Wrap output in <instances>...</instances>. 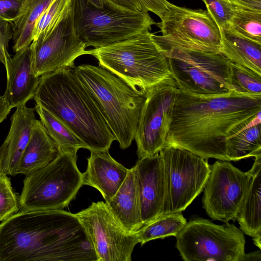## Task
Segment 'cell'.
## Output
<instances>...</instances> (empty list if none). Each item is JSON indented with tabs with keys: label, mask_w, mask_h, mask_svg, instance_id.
Segmentation results:
<instances>
[{
	"label": "cell",
	"mask_w": 261,
	"mask_h": 261,
	"mask_svg": "<svg viewBox=\"0 0 261 261\" xmlns=\"http://www.w3.org/2000/svg\"><path fill=\"white\" fill-rule=\"evenodd\" d=\"M179 89L165 147L228 161L226 141L261 113V94L202 95Z\"/></svg>",
	"instance_id": "1"
},
{
	"label": "cell",
	"mask_w": 261,
	"mask_h": 261,
	"mask_svg": "<svg viewBox=\"0 0 261 261\" xmlns=\"http://www.w3.org/2000/svg\"><path fill=\"white\" fill-rule=\"evenodd\" d=\"M97 261L75 214L21 210L0 224V261Z\"/></svg>",
	"instance_id": "2"
},
{
	"label": "cell",
	"mask_w": 261,
	"mask_h": 261,
	"mask_svg": "<svg viewBox=\"0 0 261 261\" xmlns=\"http://www.w3.org/2000/svg\"><path fill=\"white\" fill-rule=\"evenodd\" d=\"M33 98L67 126L90 151L108 152L116 141L73 67H65L40 76Z\"/></svg>",
	"instance_id": "3"
},
{
	"label": "cell",
	"mask_w": 261,
	"mask_h": 261,
	"mask_svg": "<svg viewBox=\"0 0 261 261\" xmlns=\"http://www.w3.org/2000/svg\"><path fill=\"white\" fill-rule=\"evenodd\" d=\"M73 69L91 94L120 147H129L137 134L146 94L99 65L82 64Z\"/></svg>",
	"instance_id": "4"
},
{
	"label": "cell",
	"mask_w": 261,
	"mask_h": 261,
	"mask_svg": "<svg viewBox=\"0 0 261 261\" xmlns=\"http://www.w3.org/2000/svg\"><path fill=\"white\" fill-rule=\"evenodd\" d=\"M88 51V55L98 60V65L146 94L151 88L162 84L178 87L167 58L149 30Z\"/></svg>",
	"instance_id": "5"
},
{
	"label": "cell",
	"mask_w": 261,
	"mask_h": 261,
	"mask_svg": "<svg viewBox=\"0 0 261 261\" xmlns=\"http://www.w3.org/2000/svg\"><path fill=\"white\" fill-rule=\"evenodd\" d=\"M74 27L86 47H102L150 30L156 22L148 13L108 2L98 7L89 0H71Z\"/></svg>",
	"instance_id": "6"
},
{
	"label": "cell",
	"mask_w": 261,
	"mask_h": 261,
	"mask_svg": "<svg viewBox=\"0 0 261 261\" xmlns=\"http://www.w3.org/2000/svg\"><path fill=\"white\" fill-rule=\"evenodd\" d=\"M75 152H59L48 164L25 176L19 199L21 210H61L83 185Z\"/></svg>",
	"instance_id": "7"
},
{
	"label": "cell",
	"mask_w": 261,
	"mask_h": 261,
	"mask_svg": "<svg viewBox=\"0 0 261 261\" xmlns=\"http://www.w3.org/2000/svg\"><path fill=\"white\" fill-rule=\"evenodd\" d=\"M156 44L167 58L178 88L202 95L225 94L233 90L229 60L221 54Z\"/></svg>",
	"instance_id": "8"
},
{
	"label": "cell",
	"mask_w": 261,
	"mask_h": 261,
	"mask_svg": "<svg viewBox=\"0 0 261 261\" xmlns=\"http://www.w3.org/2000/svg\"><path fill=\"white\" fill-rule=\"evenodd\" d=\"M175 238V247L185 261H242L245 253L243 232L228 222L218 225L196 218Z\"/></svg>",
	"instance_id": "9"
},
{
	"label": "cell",
	"mask_w": 261,
	"mask_h": 261,
	"mask_svg": "<svg viewBox=\"0 0 261 261\" xmlns=\"http://www.w3.org/2000/svg\"><path fill=\"white\" fill-rule=\"evenodd\" d=\"M159 155L165 187L162 215L181 212L203 190L210 165L207 159L177 147H165Z\"/></svg>",
	"instance_id": "10"
},
{
	"label": "cell",
	"mask_w": 261,
	"mask_h": 261,
	"mask_svg": "<svg viewBox=\"0 0 261 261\" xmlns=\"http://www.w3.org/2000/svg\"><path fill=\"white\" fill-rule=\"evenodd\" d=\"M156 23L162 35L151 33L155 42L181 48L220 54V31L207 11L171 4Z\"/></svg>",
	"instance_id": "11"
},
{
	"label": "cell",
	"mask_w": 261,
	"mask_h": 261,
	"mask_svg": "<svg viewBox=\"0 0 261 261\" xmlns=\"http://www.w3.org/2000/svg\"><path fill=\"white\" fill-rule=\"evenodd\" d=\"M94 247L97 261H130L137 232H128L103 201L75 214Z\"/></svg>",
	"instance_id": "12"
},
{
	"label": "cell",
	"mask_w": 261,
	"mask_h": 261,
	"mask_svg": "<svg viewBox=\"0 0 261 261\" xmlns=\"http://www.w3.org/2000/svg\"><path fill=\"white\" fill-rule=\"evenodd\" d=\"M210 173L203 188V207L213 220L235 221L246 196L251 177L226 161L210 165Z\"/></svg>",
	"instance_id": "13"
},
{
	"label": "cell",
	"mask_w": 261,
	"mask_h": 261,
	"mask_svg": "<svg viewBox=\"0 0 261 261\" xmlns=\"http://www.w3.org/2000/svg\"><path fill=\"white\" fill-rule=\"evenodd\" d=\"M178 90L162 84L147 92L134 140L139 159L153 156L164 147Z\"/></svg>",
	"instance_id": "14"
},
{
	"label": "cell",
	"mask_w": 261,
	"mask_h": 261,
	"mask_svg": "<svg viewBox=\"0 0 261 261\" xmlns=\"http://www.w3.org/2000/svg\"><path fill=\"white\" fill-rule=\"evenodd\" d=\"M30 47L32 68L38 77L65 67H73L77 57L88 55L74 29L72 4L55 28L45 37L32 41Z\"/></svg>",
	"instance_id": "15"
},
{
	"label": "cell",
	"mask_w": 261,
	"mask_h": 261,
	"mask_svg": "<svg viewBox=\"0 0 261 261\" xmlns=\"http://www.w3.org/2000/svg\"><path fill=\"white\" fill-rule=\"evenodd\" d=\"M134 167L138 178L142 228L162 214L165 193L164 168L159 153L139 159Z\"/></svg>",
	"instance_id": "16"
},
{
	"label": "cell",
	"mask_w": 261,
	"mask_h": 261,
	"mask_svg": "<svg viewBox=\"0 0 261 261\" xmlns=\"http://www.w3.org/2000/svg\"><path fill=\"white\" fill-rule=\"evenodd\" d=\"M15 53L5 67L7 80L3 97L11 108L25 105L34 98L40 78L32 68L30 46Z\"/></svg>",
	"instance_id": "17"
},
{
	"label": "cell",
	"mask_w": 261,
	"mask_h": 261,
	"mask_svg": "<svg viewBox=\"0 0 261 261\" xmlns=\"http://www.w3.org/2000/svg\"><path fill=\"white\" fill-rule=\"evenodd\" d=\"M128 170L115 161L109 151H91L87 169L83 173V185L97 189L107 202L117 192Z\"/></svg>",
	"instance_id": "18"
},
{
	"label": "cell",
	"mask_w": 261,
	"mask_h": 261,
	"mask_svg": "<svg viewBox=\"0 0 261 261\" xmlns=\"http://www.w3.org/2000/svg\"><path fill=\"white\" fill-rule=\"evenodd\" d=\"M106 203L128 232L136 233L142 228L139 190L134 166L128 169L125 179L117 192Z\"/></svg>",
	"instance_id": "19"
},
{
	"label": "cell",
	"mask_w": 261,
	"mask_h": 261,
	"mask_svg": "<svg viewBox=\"0 0 261 261\" xmlns=\"http://www.w3.org/2000/svg\"><path fill=\"white\" fill-rule=\"evenodd\" d=\"M35 109L25 105L16 108L11 118V126L6 138L7 146L2 165L3 172L11 176L18 174V166L30 140L36 119Z\"/></svg>",
	"instance_id": "20"
},
{
	"label": "cell",
	"mask_w": 261,
	"mask_h": 261,
	"mask_svg": "<svg viewBox=\"0 0 261 261\" xmlns=\"http://www.w3.org/2000/svg\"><path fill=\"white\" fill-rule=\"evenodd\" d=\"M58 149L40 120L34 121L31 137L19 161L17 173L25 176L43 167L57 156Z\"/></svg>",
	"instance_id": "21"
},
{
	"label": "cell",
	"mask_w": 261,
	"mask_h": 261,
	"mask_svg": "<svg viewBox=\"0 0 261 261\" xmlns=\"http://www.w3.org/2000/svg\"><path fill=\"white\" fill-rule=\"evenodd\" d=\"M250 170V184L236 220L242 231L253 238L261 234V156L255 158Z\"/></svg>",
	"instance_id": "22"
},
{
	"label": "cell",
	"mask_w": 261,
	"mask_h": 261,
	"mask_svg": "<svg viewBox=\"0 0 261 261\" xmlns=\"http://www.w3.org/2000/svg\"><path fill=\"white\" fill-rule=\"evenodd\" d=\"M220 54L229 61L261 75V43L243 37L229 28L220 31Z\"/></svg>",
	"instance_id": "23"
},
{
	"label": "cell",
	"mask_w": 261,
	"mask_h": 261,
	"mask_svg": "<svg viewBox=\"0 0 261 261\" xmlns=\"http://www.w3.org/2000/svg\"><path fill=\"white\" fill-rule=\"evenodd\" d=\"M54 0H24L16 18L11 22L13 50L15 53L29 46L32 42L35 25Z\"/></svg>",
	"instance_id": "24"
},
{
	"label": "cell",
	"mask_w": 261,
	"mask_h": 261,
	"mask_svg": "<svg viewBox=\"0 0 261 261\" xmlns=\"http://www.w3.org/2000/svg\"><path fill=\"white\" fill-rule=\"evenodd\" d=\"M228 161L261 156L260 114L248 126L226 141Z\"/></svg>",
	"instance_id": "25"
},
{
	"label": "cell",
	"mask_w": 261,
	"mask_h": 261,
	"mask_svg": "<svg viewBox=\"0 0 261 261\" xmlns=\"http://www.w3.org/2000/svg\"><path fill=\"white\" fill-rule=\"evenodd\" d=\"M35 111L59 152H75L86 148L84 144L60 120L40 104L36 102Z\"/></svg>",
	"instance_id": "26"
},
{
	"label": "cell",
	"mask_w": 261,
	"mask_h": 261,
	"mask_svg": "<svg viewBox=\"0 0 261 261\" xmlns=\"http://www.w3.org/2000/svg\"><path fill=\"white\" fill-rule=\"evenodd\" d=\"M187 223L181 212L160 215L137 232L139 243L143 246L156 239L175 237Z\"/></svg>",
	"instance_id": "27"
},
{
	"label": "cell",
	"mask_w": 261,
	"mask_h": 261,
	"mask_svg": "<svg viewBox=\"0 0 261 261\" xmlns=\"http://www.w3.org/2000/svg\"><path fill=\"white\" fill-rule=\"evenodd\" d=\"M71 0H54L38 19L32 34V41L47 35L70 11Z\"/></svg>",
	"instance_id": "28"
},
{
	"label": "cell",
	"mask_w": 261,
	"mask_h": 261,
	"mask_svg": "<svg viewBox=\"0 0 261 261\" xmlns=\"http://www.w3.org/2000/svg\"><path fill=\"white\" fill-rule=\"evenodd\" d=\"M230 82L233 90L243 93L261 94V75L229 61Z\"/></svg>",
	"instance_id": "29"
},
{
	"label": "cell",
	"mask_w": 261,
	"mask_h": 261,
	"mask_svg": "<svg viewBox=\"0 0 261 261\" xmlns=\"http://www.w3.org/2000/svg\"><path fill=\"white\" fill-rule=\"evenodd\" d=\"M229 28L243 37L261 43V12L236 10Z\"/></svg>",
	"instance_id": "30"
},
{
	"label": "cell",
	"mask_w": 261,
	"mask_h": 261,
	"mask_svg": "<svg viewBox=\"0 0 261 261\" xmlns=\"http://www.w3.org/2000/svg\"><path fill=\"white\" fill-rule=\"evenodd\" d=\"M19 200L12 189L10 178L3 172L0 174V221L18 212Z\"/></svg>",
	"instance_id": "31"
},
{
	"label": "cell",
	"mask_w": 261,
	"mask_h": 261,
	"mask_svg": "<svg viewBox=\"0 0 261 261\" xmlns=\"http://www.w3.org/2000/svg\"><path fill=\"white\" fill-rule=\"evenodd\" d=\"M220 31L229 28L235 10L229 0H202Z\"/></svg>",
	"instance_id": "32"
},
{
	"label": "cell",
	"mask_w": 261,
	"mask_h": 261,
	"mask_svg": "<svg viewBox=\"0 0 261 261\" xmlns=\"http://www.w3.org/2000/svg\"><path fill=\"white\" fill-rule=\"evenodd\" d=\"M12 39V31L10 23L0 18V62L6 66L11 57L8 48Z\"/></svg>",
	"instance_id": "33"
},
{
	"label": "cell",
	"mask_w": 261,
	"mask_h": 261,
	"mask_svg": "<svg viewBox=\"0 0 261 261\" xmlns=\"http://www.w3.org/2000/svg\"><path fill=\"white\" fill-rule=\"evenodd\" d=\"M24 0H0V18L10 23L18 15Z\"/></svg>",
	"instance_id": "34"
},
{
	"label": "cell",
	"mask_w": 261,
	"mask_h": 261,
	"mask_svg": "<svg viewBox=\"0 0 261 261\" xmlns=\"http://www.w3.org/2000/svg\"><path fill=\"white\" fill-rule=\"evenodd\" d=\"M142 11L148 13L150 11L161 18L168 11L171 3L167 0H138Z\"/></svg>",
	"instance_id": "35"
},
{
	"label": "cell",
	"mask_w": 261,
	"mask_h": 261,
	"mask_svg": "<svg viewBox=\"0 0 261 261\" xmlns=\"http://www.w3.org/2000/svg\"><path fill=\"white\" fill-rule=\"evenodd\" d=\"M234 10L261 12V0H229Z\"/></svg>",
	"instance_id": "36"
},
{
	"label": "cell",
	"mask_w": 261,
	"mask_h": 261,
	"mask_svg": "<svg viewBox=\"0 0 261 261\" xmlns=\"http://www.w3.org/2000/svg\"><path fill=\"white\" fill-rule=\"evenodd\" d=\"M112 4L122 8L134 11H142L138 0H108ZM143 12V11H142Z\"/></svg>",
	"instance_id": "37"
},
{
	"label": "cell",
	"mask_w": 261,
	"mask_h": 261,
	"mask_svg": "<svg viewBox=\"0 0 261 261\" xmlns=\"http://www.w3.org/2000/svg\"><path fill=\"white\" fill-rule=\"evenodd\" d=\"M11 109L5 101L3 96H0V124L7 118Z\"/></svg>",
	"instance_id": "38"
},
{
	"label": "cell",
	"mask_w": 261,
	"mask_h": 261,
	"mask_svg": "<svg viewBox=\"0 0 261 261\" xmlns=\"http://www.w3.org/2000/svg\"><path fill=\"white\" fill-rule=\"evenodd\" d=\"M260 261L261 260V252L260 250L250 252L249 253H245L242 261Z\"/></svg>",
	"instance_id": "39"
},
{
	"label": "cell",
	"mask_w": 261,
	"mask_h": 261,
	"mask_svg": "<svg viewBox=\"0 0 261 261\" xmlns=\"http://www.w3.org/2000/svg\"><path fill=\"white\" fill-rule=\"evenodd\" d=\"M7 146V142L5 140L2 145L0 146V174L3 172L2 165L4 159L6 148Z\"/></svg>",
	"instance_id": "40"
},
{
	"label": "cell",
	"mask_w": 261,
	"mask_h": 261,
	"mask_svg": "<svg viewBox=\"0 0 261 261\" xmlns=\"http://www.w3.org/2000/svg\"><path fill=\"white\" fill-rule=\"evenodd\" d=\"M254 244L259 248H261V234H259L253 238Z\"/></svg>",
	"instance_id": "41"
},
{
	"label": "cell",
	"mask_w": 261,
	"mask_h": 261,
	"mask_svg": "<svg viewBox=\"0 0 261 261\" xmlns=\"http://www.w3.org/2000/svg\"><path fill=\"white\" fill-rule=\"evenodd\" d=\"M93 5L98 7H102L103 5L109 2L108 0H89Z\"/></svg>",
	"instance_id": "42"
}]
</instances>
